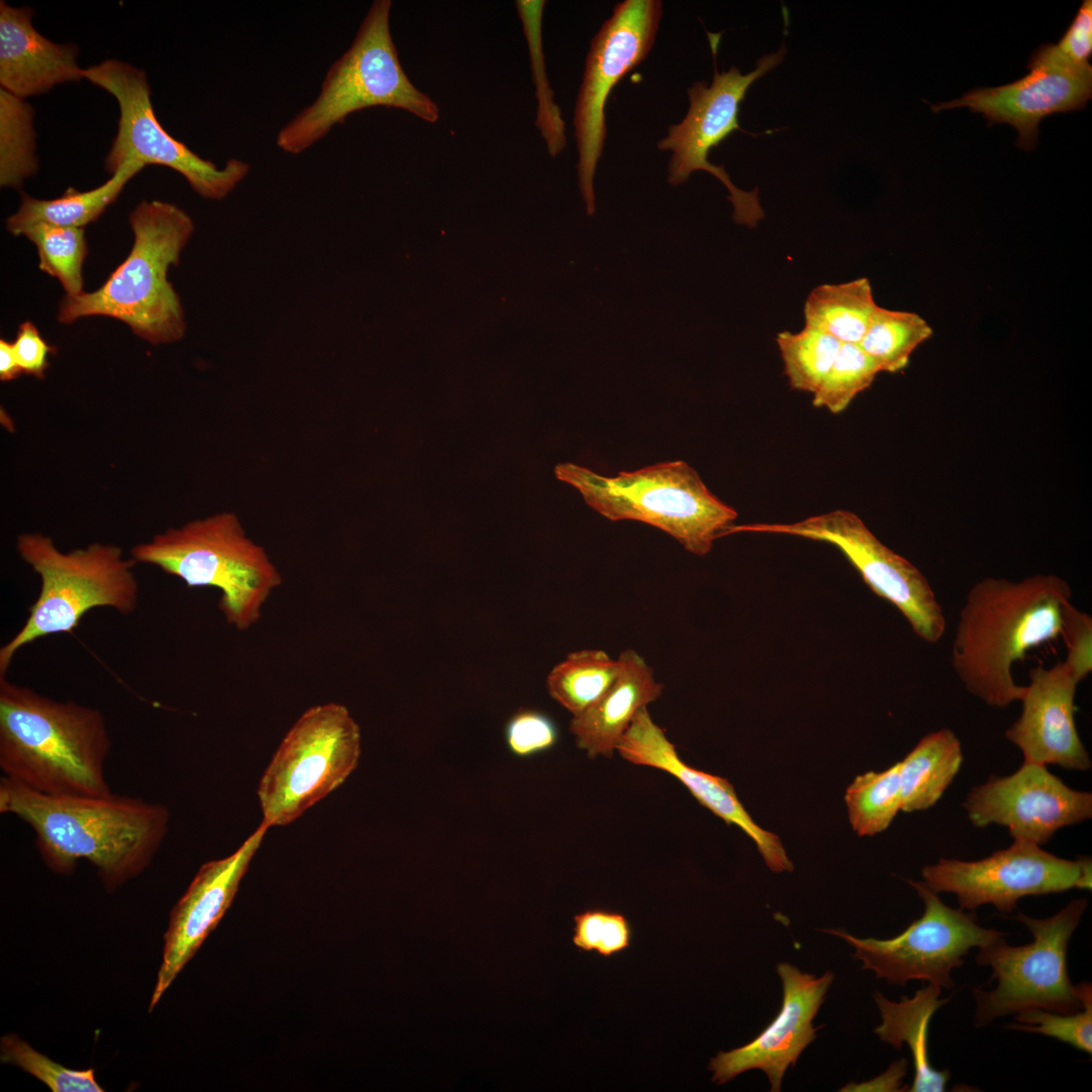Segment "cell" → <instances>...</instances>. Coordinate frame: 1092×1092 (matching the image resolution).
Listing matches in <instances>:
<instances>
[{
    "mask_svg": "<svg viewBox=\"0 0 1092 1092\" xmlns=\"http://www.w3.org/2000/svg\"><path fill=\"white\" fill-rule=\"evenodd\" d=\"M777 972L783 985V1003L775 1019L751 1041L719 1052L708 1069L712 1080L725 1084L749 1070L767 1076L770 1091H781L787 1069L795 1067L803 1051L815 1039L819 1027L813 1020L834 980L832 972L820 977L801 972L789 963H780Z\"/></svg>",
    "mask_w": 1092,
    "mask_h": 1092,
    "instance_id": "ac0fdd59",
    "label": "cell"
},
{
    "mask_svg": "<svg viewBox=\"0 0 1092 1092\" xmlns=\"http://www.w3.org/2000/svg\"><path fill=\"white\" fill-rule=\"evenodd\" d=\"M545 1L519 0L516 7L523 31L528 43L531 60L532 77L536 88L537 117L536 127L543 136L548 153L558 156L566 146L565 123L561 111L554 101L545 67L542 43V17Z\"/></svg>",
    "mask_w": 1092,
    "mask_h": 1092,
    "instance_id": "d6a6232c",
    "label": "cell"
},
{
    "mask_svg": "<svg viewBox=\"0 0 1092 1092\" xmlns=\"http://www.w3.org/2000/svg\"><path fill=\"white\" fill-rule=\"evenodd\" d=\"M1091 872L1088 857L1062 858L1040 845L1014 840L1008 848L979 860L940 858L921 874L935 893L954 894L964 910L992 904L1002 913H1011L1026 896L1091 890Z\"/></svg>",
    "mask_w": 1092,
    "mask_h": 1092,
    "instance_id": "2e32d148",
    "label": "cell"
},
{
    "mask_svg": "<svg viewBox=\"0 0 1092 1092\" xmlns=\"http://www.w3.org/2000/svg\"><path fill=\"white\" fill-rule=\"evenodd\" d=\"M1024 77L998 87L973 89L961 98L931 105L934 112L968 107L990 124L1008 123L1018 131L1017 146L1032 150L1045 116L1083 109L1092 96V67L1073 68L1031 55Z\"/></svg>",
    "mask_w": 1092,
    "mask_h": 1092,
    "instance_id": "d6986e66",
    "label": "cell"
},
{
    "mask_svg": "<svg viewBox=\"0 0 1092 1092\" xmlns=\"http://www.w3.org/2000/svg\"><path fill=\"white\" fill-rule=\"evenodd\" d=\"M22 370L17 362L13 344L6 340H0V379L10 381L17 378Z\"/></svg>",
    "mask_w": 1092,
    "mask_h": 1092,
    "instance_id": "f6af8a7d",
    "label": "cell"
},
{
    "mask_svg": "<svg viewBox=\"0 0 1092 1092\" xmlns=\"http://www.w3.org/2000/svg\"><path fill=\"white\" fill-rule=\"evenodd\" d=\"M130 557L154 565L189 587L219 590L218 609L239 631L258 623L282 574L240 517L220 512L157 533L134 545Z\"/></svg>",
    "mask_w": 1092,
    "mask_h": 1092,
    "instance_id": "5b68a950",
    "label": "cell"
},
{
    "mask_svg": "<svg viewBox=\"0 0 1092 1092\" xmlns=\"http://www.w3.org/2000/svg\"><path fill=\"white\" fill-rule=\"evenodd\" d=\"M662 14L659 0L618 3L590 42L574 107L578 184L586 212L596 210L594 177L607 133L605 108L616 84L648 55Z\"/></svg>",
    "mask_w": 1092,
    "mask_h": 1092,
    "instance_id": "9a60e30c",
    "label": "cell"
},
{
    "mask_svg": "<svg viewBox=\"0 0 1092 1092\" xmlns=\"http://www.w3.org/2000/svg\"><path fill=\"white\" fill-rule=\"evenodd\" d=\"M620 674L608 691L588 709L572 716L569 731L578 748L588 757H611L635 715L657 700L663 686L655 680L652 668L636 651L620 655Z\"/></svg>",
    "mask_w": 1092,
    "mask_h": 1092,
    "instance_id": "cb8c5ba5",
    "label": "cell"
},
{
    "mask_svg": "<svg viewBox=\"0 0 1092 1092\" xmlns=\"http://www.w3.org/2000/svg\"><path fill=\"white\" fill-rule=\"evenodd\" d=\"M143 168L141 164L128 163L102 185L83 192L68 188L59 198L37 199L21 193L19 208L6 219V229L14 236L40 222L83 229L103 213Z\"/></svg>",
    "mask_w": 1092,
    "mask_h": 1092,
    "instance_id": "4316f807",
    "label": "cell"
},
{
    "mask_svg": "<svg viewBox=\"0 0 1092 1092\" xmlns=\"http://www.w3.org/2000/svg\"><path fill=\"white\" fill-rule=\"evenodd\" d=\"M82 75L111 94L119 107L117 132L104 162L112 175L128 163L164 166L181 174L202 197L222 199L249 173L244 161L232 158L218 168L170 135L155 115L143 70L110 59L83 69Z\"/></svg>",
    "mask_w": 1092,
    "mask_h": 1092,
    "instance_id": "8fae6325",
    "label": "cell"
},
{
    "mask_svg": "<svg viewBox=\"0 0 1092 1092\" xmlns=\"http://www.w3.org/2000/svg\"><path fill=\"white\" fill-rule=\"evenodd\" d=\"M268 828L262 822L235 852L203 863L173 907L150 1011L232 905Z\"/></svg>",
    "mask_w": 1092,
    "mask_h": 1092,
    "instance_id": "ffe728a7",
    "label": "cell"
},
{
    "mask_svg": "<svg viewBox=\"0 0 1092 1092\" xmlns=\"http://www.w3.org/2000/svg\"><path fill=\"white\" fill-rule=\"evenodd\" d=\"M390 0L370 6L350 48L327 72L314 101L277 134L285 153L297 155L327 135L354 112L385 106L407 111L435 123L437 103L419 90L405 74L390 32Z\"/></svg>",
    "mask_w": 1092,
    "mask_h": 1092,
    "instance_id": "52a82bcc",
    "label": "cell"
},
{
    "mask_svg": "<svg viewBox=\"0 0 1092 1092\" xmlns=\"http://www.w3.org/2000/svg\"><path fill=\"white\" fill-rule=\"evenodd\" d=\"M361 754L360 727L339 703L315 705L292 724L257 789L268 827L285 826L338 789Z\"/></svg>",
    "mask_w": 1092,
    "mask_h": 1092,
    "instance_id": "30bf717a",
    "label": "cell"
},
{
    "mask_svg": "<svg viewBox=\"0 0 1092 1092\" xmlns=\"http://www.w3.org/2000/svg\"><path fill=\"white\" fill-rule=\"evenodd\" d=\"M907 1061L901 1059L894 1062L890 1068L879 1077L860 1084L850 1083L841 1091H902L901 1080L906 1075Z\"/></svg>",
    "mask_w": 1092,
    "mask_h": 1092,
    "instance_id": "ee69618b",
    "label": "cell"
},
{
    "mask_svg": "<svg viewBox=\"0 0 1092 1092\" xmlns=\"http://www.w3.org/2000/svg\"><path fill=\"white\" fill-rule=\"evenodd\" d=\"M34 111L31 105L0 89V184L19 189L38 168Z\"/></svg>",
    "mask_w": 1092,
    "mask_h": 1092,
    "instance_id": "4dcf8cb0",
    "label": "cell"
},
{
    "mask_svg": "<svg viewBox=\"0 0 1092 1092\" xmlns=\"http://www.w3.org/2000/svg\"><path fill=\"white\" fill-rule=\"evenodd\" d=\"M941 987L930 984L916 991L914 997H902L899 1002L887 999L876 991L874 999L880 1010L882 1023L875 1033L897 1050L906 1043L914 1064V1079L908 1091L941 1092L950 1077L947 1070H936L928 1055V1027L934 1012L948 1002L939 999Z\"/></svg>",
    "mask_w": 1092,
    "mask_h": 1092,
    "instance_id": "d4e9b609",
    "label": "cell"
},
{
    "mask_svg": "<svg viewBox=\"0 0 1092 1092\" xmlns=\"http://www.w3.org/2000/svg\"><path fill=\"white\" fill-rule=\"evenodd\" d=\"M32 15L28 6L0 2V85L23 99L83 79L78 47L48 39L32 25Z\"/></svg>",
    "mask_w": 1092,
    "mask_h": 1092,
    "instance_id": "603a6c76",
    "label": "cell"
},
{
    "mask_svg": "<svg viewBox=\"0 0 1092 1092\" xmlns=\"http://www.w3.org/2000/svg\"><path fill=\"white\" fill-rule=\"evenodd\" d=\"M844 800L851 827L859 836L886 830L902 807L900 761L885 770L857 776Z\"/></svg>",
    "mask_w": 1092,
    "mask_h": 1092,
    "instance_id": "1f68e13d",
    "label": "cell"
},
{
    "mask_svg": "<svg viewBox=\"0 0 1092 1092\" xmlns=\"http://www.w3.org/2000/svg\"><path fill=\"white\" fill-rule=\"evenodd\" d=\"M880 372V366L858 344H841L832 367L813 393L812 403L839 414L871 386Z\"/></svg>",
    "mask_w": 1092,
    "mask_h": 1092,
    "instance_id": "d590c367",
    "label": "cell"
},
{
    "mask_svg": "<svg viewBox=\"0 0 1092 1092\" xmlns=\"http://www.w3.org/2000/svg\"><path fill=\"white\" fill-rule=\"evenodd\" d=\"M1017 1023L1008 1028L1040 1033L1092 1054V986L1084 982L1083 1007L1073 1014H1060L1042 1009H1028L1015 1014Z\"/></svg>",
    "mask_w": 1092,
    "mask_h": 1092,
    "instance_id": "74e56055",
    "label": "cell"
},
{
    "mask_svg": "<svg viewBox=\"0 0 1092 1092\" xmlns=\"http://www.w3.org/2000/svg\"><path fill=\"white\" fill-rule=\"evenodd\" d=\"M1071 599V586L1056 574L975 582L951 647V666L965 689L993 708L1020 701L1025 687L1016 684L1013 665L1032 648L1062 637Z\"/></svg>",
    "mask_w": 1092,
    "mask_h": 1092,
    "instance_id": "7a4b0ae2",
    "label": "cell"
},
{
    "mask_svg": "<svg viewBox=\"0 0 1092 1092\" xmlns=\"http://www.w3.org/2000/svg\"><path fill=\"white\" fill-rule=\"evenodd\" d=\"M20 557L40 578V589L28 608L22 627L0 648V675L25 645L46 636L71 633L86 613L110 608L121 615L138 607V563L112 544L91 543L68 552L41 533H21L16 539Z\"/></svg>",
    "mask_w": 1092,
    "mask_h": 1092,
    "instance_id": "8992f818",
    "label": "cell"
},
{
    "mask_svg": "<svg viewBox=\"0 0 1092 1092\" xmlns=\"http://www.w3.org/2000/svg\"><path fill=\"white\" fill-rule=\"evenodd\" d=\"M878 304L868 278L813 288L804 304L805 326L840 343L858 344Z\"/></svg>",
    "mask_w": 1092,
    "mask_h": 1092,
    "instance_id": "83f0119b",
    "label": "cell"
},
{
    "mask_svg": "<svg viewBox=\"0 0 1092 1092\" xmlns=\"http://www.w3.org/2000/svg\"><path fill=\"white\" fill-rule=\"evenodd\" d=\"M708 35L714 57L713 81L710 85L696 82L688 89L690 107L687 115L679 123L669 126L657 148L672 153L668 165L669 184L677 186L687 182L694 171L710 173L729 191L734 221L753 229L764 217L757 188L751 191L739 189L724 167L712 164L708 157L710 150L718 147L733 131L749 133L739 125L740 103L754 81L783 62L787 50L783 44L778 52L762 56L757 60L755 69L748 74L743 75L736 67L719 73L716 53L720 33L708 32Z\"/></svg>",
    "mask_w": 1092,
    "mask_h": 1092,
    "instance_id": "4fadbf2b",
    "label": "cell"
},
{
    "mask_svg": "<svg viewBox=\"0 0 1092 1092\" xmlns=\"http://www.w3.org/2000/svg\"><path fill=\"white\" fill-rule=\"evenodd\" d=\"M573 921L572 942L579 951L609 958L631 945L632 926L622 913L593 908L575 914Z\"/></svg>",
    "mask_w": 1092,
    "mask_h": 1092,
    "instance_id": "f35d334b",
    "label": "cell"
},
{
    "mask_svg": "<svg viewBox=\"0 0 1092 1092\" xmlns=\"http://www.w3.org/2000/svg\"><path fill=\"white\" fill-rule=\"evenodd\" d=\"M931 335V327L919 314L878 305L858 346L882 372H897L907 366L913 351Z\"/></svg>",
    "mask_w": 1092,
    "mask_h": 1092,
    "instance_id": "f546056e",
    "label": "cell"
},
{
    "mask_svg": "<svg viewBox=\"0 0 1092 1092\" xmlns=\"http://www.w3.org/2000/svg\"><path fill=\"white\" fill-rule=\"evenodd\" d=\"M776 342L790 386L810 393L821 385L842 344L830 335L806 326L797 333H779Z\"/></svg>",
    "mask_w": 1092,
    "mask_h": 1092,
    "instance_id": "836d02e7",
    "label": "cell"
},
{
    "mask_svg": "<svg viewBox=\"0 0 1092 1092\" xmlns=\"http://www.w3.org/2000/svg\"><path fill=\"white\" fill-rule=\"evenodd\" d=\"M128 220L133 245L126 259L98 289L66 294L58 321L71 324L85 316H109L152 345L175 342L183 337L185 322L167 274L193 232L192 219L174 204L145 200Z\"/></svg>",
    "mask_w": 1092,
    "mask_h": 1092,
    "instance_id": "277c9868",
    "label": "cell"
},
{
    "mask_svg": "<svg viewBox=\"0 0 1092 1092\" xmlns=\"http://www.w3.org/2000/svg\"><path fill=\"white\" fill-rule=\"evenodd\" d=\"M0 812L30 826L43 862L70 874L77 862L93 864L104 886L114 889L142 873L162 845L170 812L138 797L54 796L2 777Z\"/></svg>",
    "mask_w": 1092,
    "mask_h": 1092,
    "instance_id": "6da1fadb",
    "label": "cell"
},
{
    "mask_svg": "<svg viewBox=\"0 0 1092 1092\" xmlns=\"http://www.w3.org/2000/svg\"><path fill=\"white\" fill-rule=\"evenodd\" d=\"M594 511L611 521H638L663 531L686 550L707 555L737 512L714 495L698 472L682 460L604 476L573 463L557 466Z\"/></svg>",
    "mask_w": 1092,
    "mask_h": 1092,
    "instance_id": "ba28073f",
    "label": "cell"
},
{
    "mask_svg": "<svg viewBox=\"0 0 1092 1092\" xmlns=\"http://www.w3.org/2000/svg\"><path fill=\"white\" fill-rule=\"evenodd\" d=\"M1083 678L1065 661L1029 670L1021 713L1005 731L1024 761L1088 770L1091 759L1075 723V694Z\"/></svg>",
    "mask_w": 1092,
    "mask_h": 1092,
    "instance_id": "44dd1931",
    "label": "cell"
},
{
    "mask_svg": "<svg viewBox=\"0 0 1092 1092\" xmlns=\"http://www.w3.org/2000/svg\"><path fill=\"white\" fill-rule=\"evenodd\" d=\"M1034 53L1068 67L1091 66L1089 59L1092 53V1H1083L1074 20L1057 44H1043Z\"/></svg>",
    "mask_w": 1092,
    "mask_h": 1092,
    "instance_id": "60d3db41",
    "label": "cell"
},
{
    "mask_svg": "<svg viewBox=\"0 0 1092 1092\" xmlns=\"http://www.w3.org/2000/svg\"><path fill=\"white\" fill-rule=\"evenodd\" d=\"M2 1063L21 1068L53 1092H102L93 1069L72 1070L35 1051L16 1034L8 1033L0 1040Z\"/></svg>",
    "mask_w": 1092,
    "mask_h": 1092,
    "instance_id": "8d00e7d4",
    "label": "cell"
},
{
    "mask_svg": "<svg viewBox=\"0 0 1092 1092\" xmlns=\"http://www.w3.org/2000/svg\"><path fill=\"white\" fill-rule=\"evenodd\" d=\"M111 738L103 714L56 701L0 675V767L4 777L54 796H107Z\"/></svg>",
    "mask_w": 1092,
    "mask_h": 1092,
    "instance_id": "3957f363",
    "label": "cell"
},
{
    "mask_svg": "<svg viewBox=\"0 0 1092 1092\" xmlns=\"http://www.w3.org/2000/svg\"><path fill=\"white\" fill-rule=\"evenodd\" d=\"M963 806L975 827L1001 825L1013 840L1042 845L1059 829L1092 817V794L1070 788L1046 765L1023 760L1012 775L991 776L972 788Z\"/></svg>",
    "mask_w": 1092,
    "mask_h": 1092,
    "instance_id": "e0dca14e",
    "label": "cell"
},
{
    "mask_svg": "<svg viewBox=\"0 0 1092 1092\" xmlns=\"http://www.w3.org/2000/svg\"><path fill=\"white\" fill-rule=\"evenodd\" d=\"M12 344L22 373L42 379L49 367V355L55 353L56 348L50 346L28 321L19 326Z\"/></svg>",
    "mask_w": 1092,
    "mask_h": 1092,
    "instance_id": "7bdbcfd3",
    "label": "cell"
},
{
    "mask_svg": "<svg viewBox=\"0 0 1092 1092\" xmlns=\"http://www.w3.org/2000/svg\"><path fill=\"white\" fill-rule=\"evenodd\" d=\"M621 667L619 658L601 649L571 652L548 673V693L572 716L579 715L608 691Z\"/></svg>",
    "mask_w": 1092,
    "mask_h": 1092,
    "instance_id": "f1b7e54d",
    "label": "cell"
},
{
    "mask_svg": "<svg viewBox=\"0 0 1092 1092\" xmlns=\"http://www.w3.org/2000/svg\"><path fill=\"white\" fill-rule=\"evenodd\" d=\"M1086 898L1068 903L1051 917L1034 918L1019 912L1033 941L1009 945L1005 936L979 948L977 964L992 969L996 986L973 989L974 1025L983 1027L996 1018L1028 1009L1073 1014L1083 1007L1084 982L1073 985L1067 968V948L1087 908Z\"/></svg>",
    "mask_w": 1092,
    "mask_h": 1092,
    "instance_id": "9c48e42d",
    "label": "cell"
},
{
    "mask_svg": "<svg viewBox=\"0 0 1092 1092\" xmlns=\"http://www.w3.org/2000/svg\"><path fill=\"white\" fill-rule=\"evenodd\" d=\"M962 762V745L952 730L942 728L923 736L900 761L901 811L911 813L934 806Z\"/></svg>",
    "mask_w": 1092,
    "mask_h": 1092,
    "instance_id": "484cf974",
    "label": "cell"
},
{
    "mask_svg": "<svg viewBox=\"0 0 1092 1092\" xmlns=\"http://www.w3.org/2000/svg\"><path fill=\"white\" fill-rule=\"evenodd\" d=\"M907 882L921 898L924 911L897 936L859 938L842 929L824 931L845 940L862 969L889 984L920 980L951 989V971L963 966L964 957L973 947H985L1006 933L979 925L974 911L947 906L923 881Z\"/></svg>",
    "mask_w": 1092,
    "mask_h": 1092,
    "instance_id": "5bb4252c",
    "label": "cell"
},
{
    "mask_svg": "<svg viewBox=\"0 0 1092 1092\" xmlns=\"http://www.w3.org/2000/svg\"><path fill=\"white\" fill-rule=\"evenodd\" d=\"M616 751L633 764L657 768L673 776L702 806L727 825H736L746 833L756 844L770 871H793L794 866L779 836L753 821L726 779L687 764L663 730L652 720L647 707L635 715Z\"/></svg>",
    "mask_w": 1092,
    "mask_h": 1092,
    "instance_id": "7402d4cb",
    "label": "cell"
},
{
    "mask_svg": "<svg viewBox=\"0 0 1092 1092\" xmlns=\"http://www.w3.org/2000/svg\"><path fill=\"white\" fill-rule=\"evenodd\" d=\"M1062 638L1067 647L1064 659L1083 679L1092 671V618L1071 604L1065 615Z\"/></svg>",
    "mask_w": 1092,
    "mask_h": 1092,
    "instance_id": "b9f144b4",
    "label": "cell"
},
{
    "mask_svg": "<svg viewBox=\"0 0 1092 1092\" xmlns=\"http://www.w3.org/2000/svg\"><path fill=\"white\" fill-rule=\"evenodd\" d=\"M744 532L790 535L835 546L866 584L902 613L919 638L933 644L943 637L945 616L926 576L883 544L854 513L834 510L789 524L732 525L723 536Z\"/></svg>",
    "mask_w": 1092,
    "mask_h": 1092,
    "instance_id": "7c38bea8",
    "label": "cell"
},
{
    "mask_svg": "<svg viewBox=\"0 0 1092 1092\" xmlns=\"http://www.w3.org/2000/svg\"><path fill=\"white\" fill-rule=\"evenodd\" d=\"M21 235L36 247L41 271L57 278L68 295L83 292L82 266L87 255L84 229L40 222Z\"/></svg>",
    "mask_w": 1092,
    "mask_h": 1092,
    "instance_id": "e575fe53",
    "label": "cell"
},
{
    "mask_svg": "<svg viewBox=\"0 0 1092 1092\" xmlns=\"http://www.w3.org/2000/svg\"><path fill=\"white\" fill-rule=\"evenodd\" d=\"M505 736L512 753L527 757L553 747L558 731L553 720L544 713L523 710L508 721Z\"/></svg>",
    "mask_w": 1092,
    "mask_h": 1092,
    "instance_id": "ab89813d",
    "label": "cell"
}]
</instances>
